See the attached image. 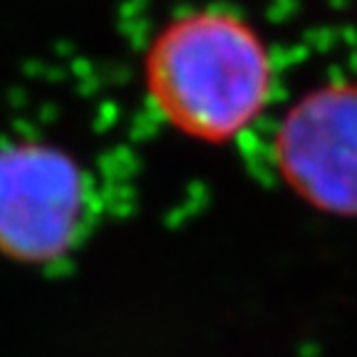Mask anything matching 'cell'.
I'll use <instances>...</instances> for the list:
<instances>
[{"mask_svg": "<svg viewBox=\"0 0 357 357\" xmlns=\"http://www.w3.org/2000/svg\"><path fill=\"white\" fill-rule=\"evenodd\" d=\"M146 89L169 124L201 142H229L263 112L271 60L251 25L229 13L169 22L146 52Z\"/></svg>", "mask_w": 357, "mask_h": 357, "instance_id": "cell-1", "label": "cell"}, {"mask_svg": "<svg viewBox=\"0 0 357 357\" xmlns=\"http://www.w3.org/2000/svg\"><path fill=\"white\" fill-rule=\"evenodd\" d=\"M87 211V176L50 144L0 146V253L50 263L75 243Z\"/></svg>", "mask_w": 357, "mask_h": 357, "instance_id": "cell-2", "label": "cell"}, {"mask_svg": "<svg viewBox=\"0 0 357 357\" xmlns=\"http://www.w3.org/2000/svg\"><path fill=\"white\" fill-rule=\"evenodd\" d=\"M275 164L310 206L357 216V82L320 87L290 107L275 134Z\"/></svg>", "mask_w": 357, "mask_h": 357, "instance_id": "cell-3", "label": "cell"}]
</instances>
